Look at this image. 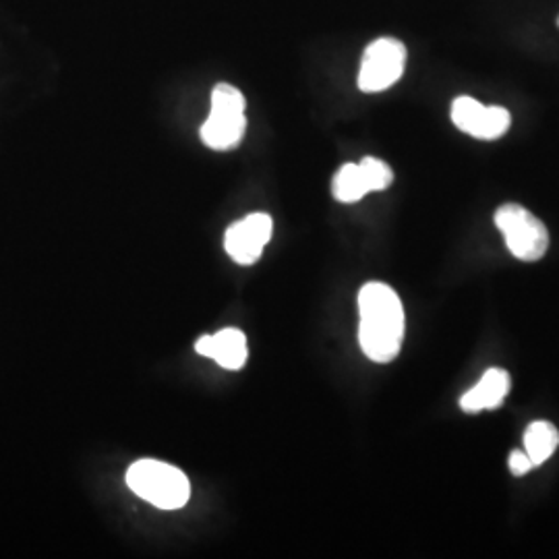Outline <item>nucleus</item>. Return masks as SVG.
Returning <instances> with one entry per match:
<instances>
[{"mask_svg": "<svg viewBox=\"0 0 559 559\" xmlns=\"http://www.w3.org/2000/svg\"><path fill=\"white\" fill-rule=\"evenodd\" d=\"M359 342L367 359L392 362L404 340V309L399 293L383 284L369 282L359 293Z\"/></svg>", "mask_w": 559, "mask_h": 559, "instance_id": "obj_1", "label": "nucleus"}, {"mask_svg": "<svg viewBox=\"0 0 559 559\" xmlns=\"http://www.w3.org/2000/svg\"><path fill=\"white\" fill-rule=\"evenodd\" d=\"M245 96L230 83H218L212 92L210 117L201 124V141L216 152L239 147L247 131Z\"/></svg>", "mask_w": 559, "mask_h": 559, "instance_id": "obj_3", "label": "nucleus"}, {"mask_svg": "<svg viewBox=\"0 0 559 559\" xmlns=\"http://www.w3.org/2000/svg\"><path fill=\"white\" fill-rule=\"evenodd\" d=\"M371 193L360 164H344L332 180V195L340 203H357Z\"/></svg>", "mask_w": 559, "mask_h": 559, "instance_id": "obj_11", "label": "nucleus"}, {"mask_svg": "<svg viewBox=\"0 0 559 559\" xmlns=\"http://www.w3.org/2000/svg\"><path fill=\"white\" fill-rule=\"evenodd\" d=\"M452 122L471 138L493 141L508 133L512 117L503 106H485L471 96H460L452 102Z\"/></svg>", "mask_w": 559, "mask_h": 559, "instance_id": "obj_6", "label": "nucleus"}, {"mask_svg": "<svg viewBox=\"0 0 559 559\" xmlns=\"http://www.w3.org/2000/svg\"><path fill=\"white\" fill-rule=\"evenodd\" d=\"M506 247L520 261H539L549 249L547 226L519 203H503L496 212Z\"/></svg>", "mask_w": 559, "mask_h": 559, "instance_id": "obj_4", "label": "nucleus"}, {"mask_svg": "<svg viewBox=\"0 0 559 559\" xmlns=\"http://www.w3.org/2000/svg\"><path fill=\"white\" fill-rule=\"evenodd\" d=\"M195 350L201 357L214 359L228 371H239L245 367L249 350H247V336L237 328H226L218 334L201 336L195 344Z\"/></svg>", "mask_w": 559, "mask_h": 559, "instance_id": "obj_8", "label": "nucleus"}, {"mask_svg": "<svg viewBox=\"0 0 559 559\" xmlns=\"http://www.w3.org/2000/svg\"><path fill=\"white\" fill-rule=\"evenodd\" d=\"M558 25H559V17H558Z\"/></svg>", "mask_w": 559, "mask_h": 559, "instance_id": "obj_14", "label": "nucleus"}, {"mask_svg": "<svg viewBox=\"0 0 559 559\" xmlns=\"http://www.w3.org/2000/svg\"><path fill=\"white\" fill-rule=\"evenodd\" d=\"M406 67V46L396 38H378L362 55L359 90L365 94H380L399 83Z\"/></svg>", "mask_w": 559, "mask_h": 559, "instance_id": "obj_5", "label": "nucleus"}, {"mask_svg": "<svg viewBox=\"0 0 559 559\" xmlns=\"http://www.w3.org/2000/svg\"><path fill=\"white\" fill-rule=\"evenodd\" d=\"M508 466H510V473H512L514 477H524L526 473H531V471L535 468L533 460H531V456H528L524 450H514V452L510 454Z\"/></svg>", "mask_w": 559, "mask_h": 559, "instance_id": "obj_13", "label": "nucleus"}, {"mask_svg": "<svg viewBox=\"0 0 559 559\" xmlns=\"http://www.w3.org/2000/svg\"><path fill=\"white\" fill-rule=\"evenodd\" d=\"M129 489L160 510H179L191 498L187 475L162 460H138L127 471Z\"/></svg>", "mask_w": 559, "mask_h": 559, "instance_id": "obj_2", "label": "nucleus"}, {"mask_svg": "<svg viewBox=\"0 0 559 559\" xmlns=\"http://www.w3.org/2000/svg\"><path fill=\"white\" fill-rule=\"evenodd\" d=\"M274 222L267 214H251L235 222L224 235V249L239 265H253L261 260L265 245L272 239Z\"/></svg>", "mask_w": 559, "mask_h": 559, "instance_id": "obj_7", "label": "nucleus"}, {"mask_svg": "<svg viewBox=\"0 0 559 559\" xmlns=\"http://www.w3.org/2000/svg\"><path fill=\"white\" fill-rule=\"evenodd\" d=\"M362 173H365V179L367 185L373 191H385L392 182H394V170L380 160V158H373V156H367L359 162Z\"/></svg>", "mask_w": 559, "mask_h": 559, "instance_id": "obj_12", "label": "nucleus"}, {"mask_svg": "<svg viewBox=\"0 0 559 559\" xmlns=\"http://www.w3.org/2000/svg\"><path fill=\"white\" fill-rule=\"evenodd\" d=\"M558 427L549 420H535L524 431V452L531 456L535 466L545 464L558 450Z\"/></svg>", "mask_w": 559, "mask_h": 559, "instance_id": "obj_10", "label": "nucleus"}, {"mask_svg": "<svg viewBox=\"0 0 559 559\" xmlns=\"http://www.w3.org/2000/svg\"><path fill=\"white\" fill-rule=\"evenodd\" d=\"M512 380L510 373L500 367H491L485 371L479 383L471 388L462 399H460V408L468 415H477L483 411H493L500 408L506 396L510 394Z\"/></svg>", "mask_w": 559, "mask_h": 559, "instance_id": "obj_9", "label": "nucleus"}]
</instances>
